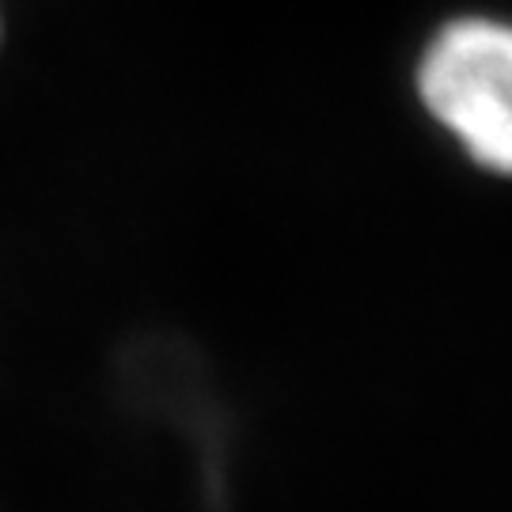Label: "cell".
Returning a JSON list of instances; mask_svg holds the SVG:
<instances>
[{
  "instance_id": "1",
  "label": "cell",
  "mask_w": 512,
  "mask_h": 512,
  "mask_svg": "<svg viewBox=\"0 0 512 512\" xmlns=\"http://www.w3.org/2000/svg\"><path fill=\"white\" fill-rule=\"evenodd\" d=\"M421 110L482 175L512 179V23L459 16L425 42L414 69Z\"/></svg>"
}]
</instances>
